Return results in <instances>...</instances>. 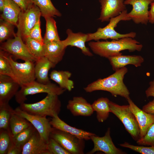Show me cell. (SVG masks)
Segmentation results:
<instances>
[{"label":"cell","instance_id":"obj_1","mask_svg":"<svg viewBox=\"0 0 154 154\" xmlns=\"http://www.w3.org/2000/svg\"><path fill=\"white\" fill-rule=\"evenodd\" d=\"M88 45L94 53L108 58L121 55V52L125 50L130 52L140 51L143 47L139 42L130 37L111 41H91L88 43Z\"/></svg>","mask_w":154,"mask_h":154},{"label":"cell","instance_id":"obj_2","mask_svg":"<svg viewBox=\"0 0 154 154\" xmlns=\"http://www.w3.org/2000/svg\"><path fill=\"white\" fill-rule=\"evenodd\" d=\"M110 76L102 79H99L88 84L84 88L87 92L98 90L107 91L112 96H119L126 99L129 97L130 92L123 82L127 68L124 67L115 71Z\"/></svg>","mask_w":154,"mask_h":154},{"label":"cell","instance_id":"obj_3","mask_svg":"<svg viewBox=\"0 0 154 154\" xmlns=\"http://www.w3.org/2000/svg\"><path fill=\"white\" fill-rule=\"evenodd\" d=\"M20 108L28 113L34 115L52 117L58 116L60 110L61 103L58 96L50 94L44 99L35 103L20 104Z\"/></svg>","mask_w":154,"mask_h":154},{"label":"cell","instance_id":"obj_4","mask_svg":"<svg viewBox=\"0 0 154 154\" xmlns=\"http://www.w3.org/2000/svg\"><path fill=\"white\" fill-rule=\"evenodd\" d=\"M126 9L119 15L111 18L108 24L104 27L98 28L96 31L94 33H87V42L92 40L97 41L101 39L106 40L108 39L118 40L126 37L134 38L136 35V33L135 32H131L127 33L121 34L117 32L114 29L120 21L131 20L128 17Z\"/></svg>","mask_w":154,"mask_h":154},{"label":"cell","instance_id":"obj_5","mask_svg":"<svg viewBox=\"0 0 154 154\" xmlns=\"http://www.w3.org/2000/svg\"><path fill=\"white\" fill-rule=\"evenodd\" d=\"M110 112L115 115L123 124L133 138L137 141L140 137V131L137 121L129 105H119L110 101Z\"/></svg>","mask_w":154,"mask_h":154},{"label":"cell","instance_id":"obj_6","mask_svg":"<svg viewBox=\"0 0 154 154\" xmlns=\"http://www.w3.org/2000/svg\"><path fill=\"white\" fill-rule=\"evenodd\" d=\"M15 95V100L19 104L24 103L28 95L40 93H46L59 96L66 90L51 82L44 84L35 80L21 86Z\"/></svg>","mask_w":154,"mask_h":154},{"label":"cell","instance_id":"obj_7","mask_svg":"<svg viewBox=\"0 0 154 154\" xmlns=\"http://www.w3.org/2000/svg\"><path fill=\"white\" fill-rule=\"evenodd\" d=\"M50 137L55 140L70 154L84 153V139L54 128Z\"/></svg>","mask_w":154,"mask_h":154},{"label":"cell","instance_id":"obj_8","mask_svg":"<svg viewBox=\"0 0 154 154\" xmlns=\"http://www.w3.org/2000/svg\"><path fill=\"white\" fill-rule=\"evenodd\" d=\"M41 12L38 7L34 4L27 10H21L19 15L17 35L23 40L27 37L30 31L40 21Z\"/></svg>","mask_w":154,"mask_h":154},{"label":"cell","instance_id":"obj_9","mask_svg":"<svg viewBox=\"0 0 154 154\" xmlns=\"http://www.w3.org/2000/svg\"><path fill=\"white\" fill-rule=\"evenodd\" d=\"M0 50L12 55L17 59L35 62L37 59L30 52L21 36L17 35L4 42H1Z\"/></svg>","mask_w":154,"mask_h":154},{"label":"cell","instance_id":"obj_10","mask_svg":"<svg viewBox=\"0 0 154 154\" xmlns=\"http://www.w3.org/2000/svg\"><path fill=\"white\" fill-rule=\"evenodd\" d=\"M6 57L9 62L20 87L35 80L34 62L27 61L19 63L15 61L13 56L7 52Z\"/></svg>","mask_w":154,"mask_h":154},{"label":"cell","instance_id":"obj_11","mask_svg":"<svg viewBox=\"0 0 154 154\" xmlns=\"http://www.w3.org/2000/svg\"><path fill=\"white\" fill-rule=\"evenodd\" d=\"M15 112L29 121L39 133L42 139L47 143L50 135L54 127L50 123V120L46 117L32 115L21 110L18 107L15 109Z\"/></svg>","mask_w":154,"mask_h":154},{"label":"cell","instance_id":"obj_12","mask_svg":"<svg viewBox=\"0 0 154 154\" xmlns=\"http://www.w3.org/2000/svg\"><path fill=\"white\" fill-rule=\"evenodd\" d=\"M154 0H125V5H130L132 8L127 15L136 24L146 25L149 22V6Z\"/></svg>","mask_w":154,"mask_h":154},{"label":"cell","instance_id":"obj_13","mask_svg":"<svg viewBox=\"0 0 154 154\" xmlns=\"http://www.w3.org/2000/svg\"><path fill=\"white\" fill-rule=\"evenodd\" d=\"M110 128H108L104 135L99 137L95 134L90 137L93 143L92 149L88 154H93L96 151H101L106 154H124L125 152L117 148L113 143L110 135Z\"/></svg>","mask_w":154,"mask_h":154},{"label":"cell","instance_id":"obj_14","mask_svg":"<svg viewBox=\"0 0 154 154\" xmlns=\"http://www.w3.org/2000/svg\"><path fill=\"white\" fill-rule=\"evenodd\" d=\"M124 1V0H100L101 10L98 20L102 22L109 21L111 18L119 15L126 10Z\"/></svg>","mask_w":154,"mask_h":154},{"label":"cell","instance_id":"obj_15","mask_svg":"<svg viewBox=\"0 0 154 154\" xmlns=\"http://www.w3.org/2000/svg\"><path fill=\"white\" fill-rule=\"evenodd\" d=\"M20 87L19 83L11 77L0 74V106L8 104Z\"/></svg>","mask_w":154,"mask_h":154},{"label":"cell","instance_id":"obj_16","mask_svg":"<svg viewBox=\"0 0 154 154\" xmlns=\"http://www.w3.org/2000/svg\"><path fill=\"white\" fill-rule=\"evenodd\" d=\"M127 100L130 109L137 121L140 131V138H142L145 136L149 127L154 123V115L147 113L141 109L130 97Z\"/></svg>","mask_w":154,"mask_h":154},{"label":"cell","instance_id":"obj_17","mask_svg":"<svg viewBox=\"0 0 154 154\" xmlns=\"http://www.w3.org/2000/svg\"><path fill=\"white\" fill-rule=\"evenodd\" d=\"M66 33L67 35V38L62 40L66 47L68 46H75L80 49L84 55L89 56H93L89 48L85 45L88 38L87 34L81 32L74 33L69 29L66 30Z\"/></svg>","mask_w":154,"mask_h":154},{"label":"cell","instance_id":"obj_18","mask_svg":"<svg viewBox=\"0 0 154 154\" xmlns=\"http://www.w3.org/2000/svg\"><path fill=\"white\" fill-rule=\"evenodd\" d=\"M67 108L74 116H89L94 112L92 104L84 98L80 96L74 97L69 100Z\"/></svg>","mask_w":154,"mask_h":154},{"label":"cell","instance_id":"obj_19","mask_svg":"<svg viewBox=\"0 0 154 154\" xmlns=\"http://www.w3.org/2000/svg\"><path fill=\"white\" fill-rule=\"evenodd\" d=\"M21 154H49L48 143L42 139L37 130L23 146Z\"/></svg>","mask_w":154,"mask_h":154},{"label":"cell","instance_id":"obj_20","mask_svg":"<svg viewBox=\"0 0 154 154\" xmlns=\"http://www.w3.org/2000/svg\"><path fill=\"white\" fill-rule=\"evenodd\" d=\"M50 122L53 127L70 133L84 140L90 139L91 136L95 134L71 126L61 120L58 116L52 117Z\"/></svg>","mask_w":154,"mask_h":154},{"label":"cell","instance_id":"obj_21","mask_svg":"<svg viewBox=\"0 0 154 154\" xmlns=\"http://www.w3.org/2000/svg\"><path fill=\"white\" fill-rule=\"evenodd\" d=\"M45 56L55 66L62 60L66 48L62 40L44 44Z\"/></svg>","mask_w":154,"mask_h":154},{"label":"cell","instance_id":"obj_22","mask_svg":"<svg viewBox=\"0 0 154 154\" xmlns=\"http://www.w3.org/2000/svg\"><path fill=\"white\" fill-rule=\"evenodd\" d=\"M114 70L125 67L129 64L133 65L136 67L141 66L144 59L140 55H121L108 58Z\"/></svg>","mask_w":154,"mask_h":154},{"label":"cell","instance_id":"obj_23","mask_svg":"<svg viewBox=\"0 0 154 154\" xmlns=\"http://www.w3.org/2000/svg\"><path fill=\"white\" fill-rule=\"evenodd\" d=\"M35 62V75L37 81L44 84L51 83L48 77V71L55 66L45 56L37 59Z\"/></svg>","mask_w":154,"mask_h":154},{"label":"cell","instance_id":"obj_24","mask_svg":"<svg viewBox=\"0 0 154 154\" xmlns=\"http://www.w3.org/2000/svg\"><path fill=\"white\" fill-rule=\"evenodd\" d=\"M21 9L19 6L12 0H5V4L1 19L9 22L17 27L19 17Z\"/></svg>","mask_w":154,"mask_h":154},{"label":"cell","instance_id":"obj_25","mask_svg":"<svg viewBox=\"0 0 154 154\" xmlns=\"http://www.w3.org/2000/svg\"><path fill=\"white\" fill-rule=\"evenodd\" d=\"M71 73L68 71L54 70L50 74V78L58 84L62 88L70 91L74 88L73 81L70 79Z\"/></svg>","mask_w":154,"mask_h":154},{"label":"cell","instance_id":"obj_26","mask_svg":"<svg viewBox=\"0 0 154 154\" xmlns=\"http://www.w3.org/2000/svg\"><path fill=\"white\" fill-rule=\"evenodd\" d=\"M110 101L107 98L101 97L95 100L92 104L94 111L96 112L98 122H103L108 118L110 112Z\"/></svg>","mask_w":154,"mask_h":154},{"label":"cell","instance_id":"obj_27","mask_svg":"<svg viewBox=\"0 0 154 154\" xmlns=\"http://www.w3.org/2000/svg\"><path fill=\"white\" fill-rule=\"evenodd\" d=\"M33 3L38 7L41 16L45 19L61 16V13L54 7L51 0H33Z\"/></svg>","mask_w":154,"mask_h":154},{"label":"cell","instance_id":"obj_28","mask_svg":"<svg viewBox=\"0 0 154 154\" xmlns=\"http://www.w3.org/2000/svg\"><path fill=\"white\" fill-rule=\"evenodd\" d=\"M32 125L27 119L15 112L11 118L9 127L11 135L14 136Z\"/></svg>","mask_w":154,"mask_h":154},{"label":"cell","instance_id":"obj_29","mask_svg":"<svg viewBox=\"0 0 154 154\" xmlns=\"http://www.w3.org/2000/svg\"><path fill=\"white\" fill-rule=\"evenodd\" d=\"M45 19L46 21V29L43 38L44 44L60 40L57 30L56 22L53 17H48Z\"/></svg>","mask_w":154,"mask_h":154},{"label":"cell","instance_id":"obj_30","mask_svg":"<svg viewBox=\"0 0 154 154\" xmlns=\"http://www.w3.org/2000/svg\"><path fill=\"white\" fill-rule=\"evenodd\" d=\"M36 130L32 125L14 136H12L10 132L11 140L16 146L22 150L23 146L29 141Z\"/></svg>","mask_w":154,"mask_h":154},{"label":"cell","instance_id":"obj_31","mask_svg":"<svg viewBox=\"0 0 154 154\" xmlns=\"http://www.w3.org/2000/svg\"><path fill=\"white\" fill-rule=\"evenodd\" d=\"M31 54L37 59L45 56V48L44 44L26 37L23 39Z\"/></svg>","mask_w":154,"mask_h":154},{"label":"cell","instance_id":"obj_32","mask_svg":"<svg viewBox=\"0 0 154 154\" xmlns=\"http://www.w3.org/2000/svg\"><path fill=\"white\" fill-rule=\"evenodd\" d=\"M15 112L9 104L0 106V130H8L12 115Z\"/></svg>","mask_w":154,"mask_h":154},{"label":"cell","instance_id":"obj_33","mask_svg":"<svg viewBox=\"0 0 154 154\" xmlns=\"http://www.w3.org/2000/svg\"><path fill=\"white\" fill-rule=\"evenodd\" d=\"M6 52L0 50V74L10 76L19 83L14 74L11 66L6 57Z\"/></svg>","mask_w":154,"mask_h":154},{"label":"cell","instance_id":"obj_34","mask_svg":"<svg viewBox=\"0 0 154 154\" xmlns=\"http://www.w3.org/2000/svg\"><path fill=\"white\" fill-rule=\"evenodd\" d=\"M14 25L11 23L0 19V42H2L5 40L11 38L12 36H16L14 32Z\"/></svg>","mask_w":154,"mask_h":154},{"label":"cell","instance_id":"obj_35","mask_svg":"<svg viewBox=\"0 0 154 154\" xmlns=\"http://www.w3.org/2000/svg\"><path fill=\"white\" fill-rule=\"evenodd\" d=\"M11 143L10 129L0 130V154H7Z\"/></svg>","mask_w":154,"mask_h":154},{"label":"cell","instance_id":"obj_36","mask_svg":"<svg viewBox=\"0 0 154 154\" xmlns=\"http://www.w3.org/2000/svg\"><path fill=\"white\" fill-rule=\"evenodd\" d=\"M139 145L154 146V123L150 126L144 136L136 141Z\"/></svg>","mask_w":154,"mask_h":154},{"label":"cell","instance_id":"obj_37","mask_svg":"<svg viewBox=\"0 0 154 154\" xmlns=\"http://www.w3.org/2000/svg\"><path fill=\"white\" fill-rule=\"evenodd\" d=\"M48 149L49 154H70L57 141L50 137L48 143Z\"/></svg>","mask_w":154,"mask_h":154},{"label":"cell","instance_id":"obj_38","mask_svg":"<svg viewBox=\"0 0 154 154\" xmlns=\"http://www.w3.org/2000/svg\"><path fill=\"white\" fill-rule=\"evenodd\" d=\"M122 147L129 148L142 154H154V146H138L131 145L127 142L120 144Z\"/></svg>","mask_w":154,"mask_h":154},{"label":"cell","instance_id":"obj_39","mask_svg":"<svg viewBox=\"0 0 154 154\" xmlns=\"http://www.w3.org/2000/svg\"><path fill=\"white\" fill-rule=\"evenodd\" d=\"M27 37H29L44 44L43 38L42 37L41 35L40 21H39L31 29Z\"/></svg>","mask_w":154,"mask_h":154},{"label":"cell","instance_id":"obj_40","mask_svg":"<svg viewBox=\"0 0 154 154\" xmlns=\"http://www.w3.org/2000/svg\"><path fill=\"white\" fill-rule=\"evenodd\" d=\"M20 7L21 10H27L33 4V0H12Z\"/></svg>","mask_w":154,"mask_h":154},{"label":"cell","instance_id":"obj_41","mask_svg":"<svg viewBox=\"0 0 154 154\" xmlns=\"http://www.w3.org/2000/svg\"><path fill=\"white\" fill-rule=\"evenodd\" d=\"M142 110L147 113L154 115V98L144 106Z\"/></svg>","mask_w":154,"mask_h":154},{"label":"cell","instance_id":"obj_42","mask_svg":"<svg viewBox=\"0 0 154 154\" xmlns=\"http://www.w3.org/2000/svg\"><path fill=\"white\" fill-rule=\"evenodd\" d=\"M22 149L16 146L11 139V143L7 154H21Z\"/></svg>","mask_w":154,"mask_h":154},{"label":"cell","instance_id":"obj_43","mask_svg":"<svg viewBox=\"0 0 154 154\" xmlns=\"http://www.w3.org/2000/svg\"><path fill=\"white\" fill-rule=\"evenodd\" d=\"M149 86L146 90L145 93L147 97H154V79L149 83Z\"/></svg>","mask_w":154,"mask_h":154},{"label":"cell","instance_id":"obj_44","mask_svg":"<svg viewBox=\"0 0 154 154\" xmlns=\"http://www.w3.org/2000/svg\"><path fill=\"white\" fill-rule=\"evenodd\" d=\"M150 9L149 10L148 14L149 22L153 24L154 23V1L150 5Z\"/></svg>","mask_w":154,"mask_h":154},{"label":"cell","instance_id":"obj_45","mask_svg":"<svg viewBox=\"0 0 154 154\" xmlns=\"http://www.w3.org/2000/svg\"><path fill=\"white\" fill-rule=\"evenodd\" d=\"M5 2V0H0V10L2 12Z\"/></svg>","mask_w":154,"mask_h":154}]
</instances>
